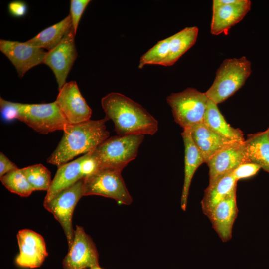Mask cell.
Segmentation results:
<instances>
[{
    "instance_id": "cell-1",
    "label": "cell",
    "mask_w": 269,
    "mask_h": 269,
    "mask_svg": "<svg viewBox=\"0 0 269 269\" xmlns=\"http://www.w3.org/2000/svg\"><path fill=\"white\" fill-rule=\"evenodd\" d=\"M105 117L111 120L118 135L154 134L158 122L145 108L124 95L112 92L101 99Z\"/></svg>"
},
{
    "instance_id": "cell-2",
    "label": "cell",
    "mask_w": 269,
    "mask_h": 269,
    "mask_svg": "<svg viewBox=\"0 0 269 269\" xmlns=\"http://www.w3.org/2000/svg\"><path fill=\"white\" fill-rule=\"evenodd\" d=\"M107 121L105 117L97 120L68 124L61 140L47 158V163L58 167L78 155L93 151L109 137L105 125Z\"/></svg>"
},
{
    "instance_id": "cell-3",
    "label": "cell",
    "mask_w": 269,
    "mask_h": 269,
    "mask_svg": "<svg viewBox=\"0 0 269 269\" xmlns=\"http://www.w3.org/2000/svg\"><path fill=\"white\" fill-rule=\"evenodd\" d=\"M143 135H116L109 137L91 152L98 170L111 169L122 172L137 156Z\"/></svg>"
},
{
    "instance_id": "cell-4",
    "label": "cell",
    "mask_w": 269,
    "mask_h": 269,
    "mask_svg": "<svg viewBox=\"0 0 269 269\" xmlns=\"http://www.w3.org/2000/svg\"><path fill=\"white\" fill-rule=\"evenodd\" d=\"M251 73V63L245 57L226 59L218 69L212 85L205 93L218 105L238 90Z\"/></svg>"
},
{
    "instance_id": "cell-5",
    "label": "cell",
    "mask_w": 269,
    "mask_h": 269,
    "mask_svg": "<svg viewBox=\"0 0 269 269\" xmlns=\"http://www.w3.org/2000/svg\"><path fill=\"white\" fill-rule=\"evenodd\" d=\"M14 105L17 111L16 119L40 134L63 131L69 124L55 101L43 104L14 102Z\"/></svg>"
},
{
    "instance_id": "cell-6",
    "label": "cell",
    "mask_w": 269,
    "mask_h": 269,
    "mask_svg": "<svg viewBox=\"0 0 269 269\" xmlns=\"http://www.w3.org/2000/svg\"><path fill=\"white\" fill-rule=\"evenodd\" d=\"M166 101L171 108L175 121L184 129L203 122L209 98L205 93L188 88L171 94Z\"/></svg>"
},
{
    "instance_id": "cell-7",
    "label": "cell",
    "mask_w": 269,
    "mask_h": 269,
    "mask_svg": "<svg viewBox=\"0 0 269 269\" xmlns=\"http://www.w3.org/2000/svg\"><path fill=\"white\" fill-rule=\"evenodd\" d=\"M83 196L99 195L115 200L118 203L130 205L133 201L121 172L99 169L92 175L84 177Z\"/></svg>"
},
{
    "instance_id": "cell-8",
    "label": "cell",
    "mask_w": 269,
    "mask_h": 269,
    "mask_svg": "<svg viewBox=\"0 0 269 269\" xmlns=\"http://www.w3.org/2000/svg\"><path fill=\"white\" fill-rule=\"evenodd\" d=\"M84 178L60 192L50 201L43 203L44 207L59 222L65 233L69 248L73 244L74 231L72 215L80 198L83 196Z\"/></svg>"
},
{
    "instance_id": "cell-9",
    "label": "cell",
    "mask_w": 269,
    "mask_h": 269,
    "mask_svg": "<svg viewBox=\"0 0 269 269\" xmlns=\"http://www.w3.org/2000/svg\"><path fill=\"white\" fill-rule=\"evenodd\" d=\"M63 269H87L99 267L95 243L84 228L77 225L73 244L62 261Z\"/></svg>"
},
{
    "instance_id": "cell-10",
    "label": "cell",
    "mask_w": 269,
    "mask_h": 269,
    "mask_svg": "<svg viewBox=\"0 0 269 269\" xmlns=\"http://www.w3.org/2000/svg\"><path fill=\"white\" fill-rule=\"evenodd\" d=\"M75 35L72 28L56 47L47 51L43 62L53 71L58 90L66 83L67 76L78 56Z\"/></svg>"
},
{
    "instance_id": "cell-11",
    "label": "cell",
    "mask_w": 269,
    "mask_h": 269,
    "mask_svg": "<svg viewBox=\"0 0 269 269\" xmlns=\"http://www.w3.org/2000/svg\"><path fill=\"white\" fill-rule=\"evenodd\" d=\"M0 50L15 67L22 78L32 68L43 63L47 54L43 49L24 42L0 40Z\"/></svg>"
},
{
    "instance_id": "cell-12",
    "label": "cell",
    "mask_w": 269,
    "mask_h": 269,
    "mask_svg": "<svg viewBox=\"0 0 269 269\" xmlns=\"http://www.w3.org/2000/svg\"><path fill=\"white\" fill-rule=\"evenodd\" d=\"M58 91L55 101L69 124H78L90 119L92 110L75 81L66 82Z\"/></svg>"
},
{
    "instance_id": "cell-13",
    "label": "cell",
    "mask_w": 269,
    "mask_h": 269,
    "mask_svg": "<svg viewBox=\"0 0 269 269\" xmlns=\"http://www.w3.org/2000/svg\"><path fill=\"white\" fill-rule=\"evenodd\" d=\"M248 162H250L246 140L231 143L217 152L207 163L209 169V184L241 164Z\"/></svg>"
},
{
    "instance_id": "cell-14",
    "label": "cell",
    "mask_w": 269,
    "mask_h": 269,
    "mask_svg": "<svg viewBox=\"0 0 269 269\" xmlns=\"http://www.w3.org/2000/svg\"><path fill=\"white\" fill-rule=\"evenodd\" d=\"M19 254L15 259L16 265L31 269L39 267L48 256L43 237L28 229L20 230L17 235Z\"/></svg>"
},
{
    "instance_id": "cell-15",
    "label": "cell",
    "mask_w": 269,
    "mask_h": 269,
    "mask_svg": "<svg viewBox=\"0 0 269 269\" xmlns=\"http://www.w3.org/2000/svg\"><path fill=\"white\" fill-rule=\"evenodd\" d=\"M236 192L217 204L207 215L213 228L225 242L232 238L233 226L238 213Z\"/></svg>"
},
{
    "instance_id": "cell-16",
    "label": "cell",
    "mask_w": 269,
    "mask_h": 269,
    "mask_svg": "<svg viewBox=\"0 0 269 269\" xmlns=\"http://www.w3.org/2000/svg\"><path fill=\"white\" fill-rule=\"evenodd\" d=\"M251 5L250 0H240L236 3L212 8L210 28L212 34L227 33L230 28L244 17L250 10Z\"/></svg>"
},
{
    "instance_id": "cell-17",
    "label": "cell",
    "mask_w": 269,
    "mask_h": 269,
    "mask_svg": "<svg viewBox=\"0 0 269 269\" xmlns=\"http://www.w3.org/2000/svg\"><path fill=\"white\" fill-rule=\"evenodd\" d=\"M181 135L185 148V166L184 183L181 197V208L185 211L187 207L189 188L193 176L199 166L205 163V160L192 140L190 128L183 129Z\"/></svg>"
},
{
    "instance_id": "cell-18",
    "label": "cell",
    "mask_w": 269,
    "mask_h": 269,
    "mask_svg": "<svg viewBox=\"0 0 269 269\" xmlns=\"http://www.w3.org/2000/svg\"><path fill=\"white\" fill-rule=\"evenodd\" d=\"M190 130L192 140L201 153L206 163L219 150L235 142L221 137L203 122L193 126Z\"/></svg>"
},
{
    "instance_id": "cell-19",
    "label": "cell",
    "mask_w": 269,
    "mask_h": 269,
    "mask_svg": "<svg viewBox=\"0 0 269 269\" xmlns=\"http://www.w3.org/2000/svg\"><path fill=\"white\" fill-rule=\"evenodd\" d=\"M86 155L87 153L74 161L57 167L43 203L50 201L60 192L84 178L81 173V166Z\"/></svg>"
},
{
    "instance_id": "cell-20",
    "label": "cell",
    "mask_w": 269,
    "mask_h": 269,
    "mask_svg": "<svg viewBox=\"0 0 269 269\" xmlns=\"http://www.w3.org/2000/svg\"><path fill=\"white\" fill-rule=\"evenodd\" d=\"M237 182L231 171L209 184L201 202L203 213L207 216L217 204L236 191Z\"/></svg>"
},
{
    "instance_id": "cell-21",
    "label": "cell",
    "mask_w": 269,
    "mask_h": 269,
    "mask_svg": "<svg viewBox=\"0 0 269 269\" xmlns=\"http://www.w3.org/2000/svg\"><path fill=\"white\" fill-rule=\"evenodd\" d=\"M203 123L221 137L231 141H244L243 132L231 127L226 121L217 104L209 99Z\"/></svg>"
},
{
    "instance_id": "cell-22",
    "label": "cell",
    "mask_w": 269,
    "mask_h": 269,
    "mask_svg": "<svg viewBox=\"0 0 269 269\" xmlns=\"http://www.w3.org/2000/svg\"><path fill=\"white\" fill-rule=\"evenodd\" d=\"M72 28V18L69 14L60 22L44 29L25 42L49 51L56 47Z\"/></svg>"
},
{
    "instance_id": "cell-23",
    "label": "cell",
    "mask_w": 269,
    "mask_h": 269,
    "mask_svg": "<svg viewBox=\"0 0 269 269\" xmlns=\"http://www.w3.org/2000/svg\"><path fill=\"white\" fill-rule=\"evenodd\" d=\"M198 34L196 26L186 27L169 37V51L162 66L173 65L196 42Z\"/></svg>"
},
{
    "instance_id": "cell-24",
    "label": "cell",
    "mask_w": 269,
    "mask_h": 269,
    "mask_svg": "<svg viewBox=\"0 0 269 269\" xmlns=\"http://www.w3.org/2000/svg\"><path fill=\"white\" fill-rule=\"evenodd\" d=\"M246 141L250 162L257 164L269 173V129L249 135Z\"/></svg>"
},
{
    "instance_id": "cell-25",
    "label": "cell",
    "mask_w": 269,
    "mask_h": 269,
    "mask_svg": "<svg viewBox=\"0 0 269 269\" xmlns=\"http://www.w3.org/2000/svg\"><path fill=\"white\" fill-rule=\"evenodd\" d=\"M2 184L10 192L21 197H28L34 191L21 169L11 171L0 178Z\"/></svg>"
},
{
    "instance_id": "cell-26",
    "label": "cell",
    "mask_w": 269,
    "mask_h": 269,
    "mask_svg": "<svg viewBox=\"0 0 269 269\" xmlns=\"http://www.w3.org/2000/svg\"><path fill=\"white\" fill-rule=\"evenodd\" d=\"M21 170L34 191L48 190L52 182L51 173L43 165L35 164Z\"/></svg>"
},
{
    "instance_id": "cell-27",
    "label": "cell",
    "mask_w": 269,
    "mask_h": 269,
    "mask_svg": "<svg viewBox=\"0 0 269 269\" xmlns=\"http://www.w3.org/2000/svg\"><path fill=\"white\" fill-rule=\"evenodd\" d=\"M169 37L158 41L154 46L141 56L138 68L146 65H162L169 51Z\"/></svg>"
},
{
    "instance_id": "cell-28",
    "label": "cell",
    "mask_w": 269,
    "mask_h": 269,
    "mask_svg": "<svg viewBox=\"0 0 269 269\" xmlns=\"http://www.w3.org/2000/svg\"><path fill=\"white\" fill-rule=\"evenodd\" d=\"M90 2L89 0H71L70 1V15L71 16L73 28L76 34L80 19L82 14Z\"/></svg>"
},
{
    "instance_id": "cell-29",
    "label": "cell",
    "mask_w": 269,
    "mask_h": 269,
    "mask_svg": "<svg viewBox=\"0 0 269 269\" xmlns=\"http://www.w3.org/2000/svg\"><path fill=\"white\" fill-rule=\"evenodd\" d=\"M261 168L257 164L248 162L241 164L232 171V173L238 181L240 179L249 178L255 175Z\"/></svg>"
},
{
    "instance_id": "cell-30",
    "label": "cell",
    "mask_w": 269,
    "mask_h": 269,
    "mask_svg": "<svg viewBox=\"0 0 269 269\" xmlns=\"http://www.w3.org/2000/svg\"><path fill=\"white\" fill-rule=\"evenodd\" d=\"M91 152L87 153L86 158L81 164V170L84 177L90 176L98 170L97 163L92 157Z\"/></svg>"
},
{
    "instance_id": "cell-31",
    "label": "cell",
    "mask_w": 269,
    "mask_h": 269,
    "mask_svg": "<svg viewBox=\"0 0 269 269\" xmlns=\"http://www.w3.org/2000/svg\"><path fill=\"white\" fill-rule=\"evenodd\" d=\"M0 111L3 117L8 120L16 119L17 111L14 106V102L0 98Z\"/></svg>"
},
{
    "instance_id": "cell-32",
    "label": "cell",
    "mask_w": 269,
    "mask_h": 269,
    "mask_svg": "<svg viewBox=\"0 0 269 269\" xmlns=\"http://www.w3.org/2000/svg\"><path fill=\"white\" fill-rule=\"evenodd\" d=\"M8 10L11 15L16 17L24 16L27 11V6L22 1H13L8 4Z\"/></svg>"
},
{
    "instance_id": "cell-33",
    "label": "cell",
    "mask_w": 269,
    "mask_h": 269,
    "mask_svg": "<svg viewBox=\"0 0 269 269\" xmlns=\"http://www.w3.org/2000/svg\"><path fill=\"white\" fill-rule=\"evenodd\" d=\"M18 169L2 152L0 153V178L6 173Z\"/></svg>"
},
{
    "instance_id": "cell-34",
    "label": "cell",
    "mask_w": 269,
    "mask_h": 269,
    "mask_svg": "<svg viewBox=\"0 0 269 269\" xmlns=\"http://www.w3.org/2000/svg\"><path fill=\"white\" fill-rule=\"evenodd\" d=\"M240 1V0H214L212 8L236 3Z\"/></svg>"
},
{
    "instance_id": "cell-35",
    "label": "cell",
    "mask_w": 269,
    "mask_h": 269,
    "mask_svg": "<svg viewBox=\"0 0 269 269\" xmlns=\"http://www.w3.org/2000/svg\"><path fill=\"white\" fill-rule=\"evenodd\" d=\"M101 269V268L99 267H97V268H92V269Z\"/></svg>"
},
{
    "instance_id": "cell-36",
    "label": "cell",
    "mask_w": 269,
    "mask_h": 269,
    "mask_svg": "<svg viewBox=\"0 0 269 269\" xmlns=\"http://www.w3.org/2000/svg\"><path fill=\"white\" fill-rule=\"evenodd\" d=\"M268 129H269V127Z\"/></svg>"
}]
</instances>
